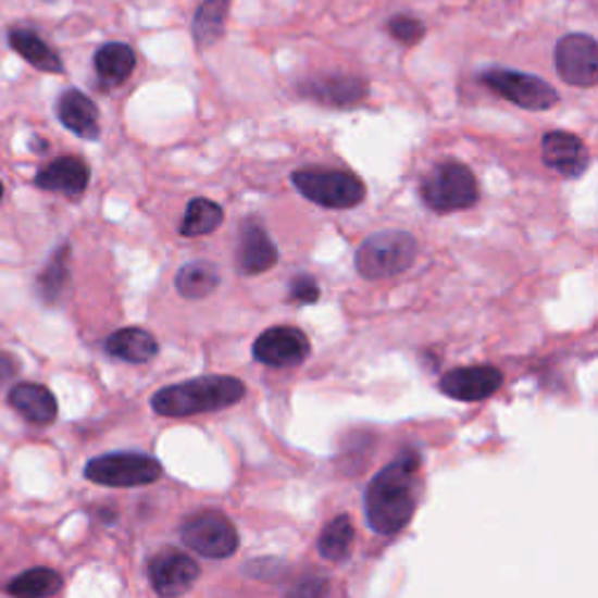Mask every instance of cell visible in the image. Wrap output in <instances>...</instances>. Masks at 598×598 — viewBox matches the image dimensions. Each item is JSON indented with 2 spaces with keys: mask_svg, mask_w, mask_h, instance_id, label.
<instances>
[{
  "mask_svg": "<svg viewBox=\"0 0 598 598\" xmlns=\"http://www.w3.org/2000/svg\"><path fill=\"white\" fill-rule=\"evenodd\" d=\"M419 468L421 456L414 449H407L382 472H376L374 479L370 482L365 491V514L376 533H398L414 516V482Z\"/></svg>",
  "mask_w": 598,
  "mask_h": 598,
  "instance_id": "obj_1",
  "label": "cell"
},
{
  "mask_svg": "<svg viewBox=\"0 0 598 598\" xmlns=\"http://www.w3.org/2000/svg\"><path fill=\"white\" fill-rule=\"evenodd\" d=\"M246 396L244 382L234 376H197V379L166 386L152 396V409L160 416L183 419L207 412H220Z\"/></svg>",
  "mask_w": 598,
  "mask_h": 598,
  "instance_id": "obj_2",
  "label": "cell"
},
{
  "mask_svg": "<svg viewBox=\"0 0 598 598\" xmlns=\"http://www.w3.org/2000/svg\"><path fill=\"white\" fill-rule=\"evenodd\" d=\"M419 253L416 239L412 234L386 229L372 234L358 248L356 253V270L360 276L370 281H384L400 276L414 264Z\"/></svg>",
  "mask_w": 598,
  "mask_h": 598,
  "instance_id": "obj_3",
  "label": "cell"
},
{
  "mask_svg": "<svg viewBox=\"0 0 598 598\" xmlns=\"http://www.w3.org/2000/svg\"><path fill=\"white\" fill-rule=\"evenodd\" d=\"M421 199L435 213H453L475 207L479 185L475 173L461 162L437 164L421 183Z\"/></svg>",
  "mask_w": 598,
  "mask_h": 598,
  "instance_id": "obj_4",
  "label": "cell"
},
{
  "mask_svg": "<svg viewBox=\"0 0 598 598\" xmlns=\"http://www.w3.org/2000/svg\"><path fill=\"white\" fill-rule=\"evenodd\" d=\"M297 192L323 209H353L365 199V185L349 171L302 169L292 173Z\"/></svg>",
  "mask_w": 598,
  "mask_h": 598,
  "instance_id": "obj_5",
  "label": "cell"
},
{
  "mask_svg": "<svg viewBox=\"0 0 598 598\" xmlns=\"http://www.w3.org/2000/svg\"><path fill=\"white\" fill-rule=\"evenodd\" d=\"M85 477L94 484L113 486V489H136V486H148L160 479L162 465L146 453H105L87 463Z\"/></svg>",
  "mask_w": 598,
  "mask_h": 598,
  "instance_id": "obj_6",
  "label": "cell"
},
{
  "mask_svg": "<svg viewBox=\"0 0 598 598\" xmlns=\"http://www.w3.org/2000/svg\"><path fill=\"white\" fill-rule=\"evenodd\" d=\"M482 83L498 97L524 110H549L559 103V91L543 77L510 68H489L482 73Z\"/></svg>",
  "mask_w": 598,
  "mask_h": 598,
  "instance_id": "obj_7",
  "label": "cell"
},
{
  "mask_svg": "<svg viewBox=\"0 0 598 598\" xmlns=\"http://www.w3.org/2000/svg\"><path fill=\"white\" fill-rule=\"evenodd\" d=\"M183 543L207 559H229L239 549V533L225 514L199 512L180 528Z\"/></svg>",
  "mask_w": 598,
  "mask_h": 598,
  "instance_id": "obj_8",
  "label": "cell"
},
{
  "mask_svg": "<svg viewBox=\"0 0 598 598\" xmlns=\"http://www.w3.org/2000/svg\"><path fill=\"white\" fill-rule=\"evenodd\" d=\"M557 73L571 87H594L598 83V45L591 36L569 34L557 42Z\"/></svg>",
  "mask_w": 598,
  "mask_h": 598,
  "instance_id": "obj_9",
  "label": "cell"
},
{
  "mask_svg": "<svg viewBox=\"0 0 598 598\" xmlns=\"http://www.w3.org/2000/svg\"><path fill=\"white\" fill-rule=\"evenodd\" d=\"M311 353L309 337L297 327H272L253 344V356L266 367H295Z\"/></svg>",
  "mask_w": 598,
  "mask_h": 598,
  "instance_id": "obj_10",
  "label": "cell"
},
{
  "mask_svg": "<svg viewBox=\"0 0 598 598\" xmlns=\"http://www.w3.org/2000/svg\"><path fill=\"white\" fill-rule=\"evenodd\" d=\"M148 575L152 582V589L162 596H180L199 577V563L178 549H164L157 557H152L148 565Z\"/></svg>",
  "mask_w": 598,
  "mask_h": 598,
  "instance_id": "obj_11",
  "label": "cell"
},
{
  "mask_svg": "<svg viewBox=\"0 0 598 598\" xmlns=\"http://www.w3.org/2000/svg\"><path fill=\"white\" fill-rule=\"evenodd\" d=\"M502 386V372L491 365H475V367H459L443 374L439 379V390L451 400L461 402H479L491 398Z\"/></svg>",
  "mask_w": 598,
  "mask_h": 598,
  "instance_id": "obj_12",
  "label": "cell"
},
{
  "mask_svg": "<svg viewBox=\"0 0 598 598\" xmlns=\"http://www.w3.org/2000/svg\"><path fill=\"white\" fill-rule=\"evenodd\" d=\"M278 262V248L270 234L258 223H246L236 246V270L244 276H258L274 270Z\"/></svg>",
  "mask_w": 598,
  "mask_h": 598,
  "instance_id": "obj_13",
  "label": "cell"
},
{
  "mask_svg": "<svg viewBox=\"0 0 598 598\" xmlns=\"http://www.w3.org/2000/svg\"><path fill=\"white\" fill-rule=\"evenodd\" d=\"M543 162L563 178H580L589 166V150L569 132H549L543 136Z\"/></svg>",
  "mask_w": 598,
  "mask_h": 598,
  "instance_id": "obj_14",
  "label": "cell"
},
{
  "mask_svg": "<svg viewBox=\"0 0 598 598\" xmlns=\"http://www.w3.org/2000/svg\"><path fill=\"white\" fill-rule=\"evenodd\" d=\"M299 91H302V97L319 101L323 105L349 108L367 97V83L353 75H329L304 83L299 87Z\"/></svg>",
  "mask_w": 598,
  "mask_h": 598,
  "instance_id": "obj_15",
  "label": "cell"
},
{
  "mask_svg": "<svg viewBox=\"0 0 598 598\" xmlns=\"http://www.w3.org/2000/svg\"><path fill=\"white\" fill-rule=\"evenodd\" d=\"M89 176V166L83 160H77V157H59V160L38 171L36 185L47 192L77 197L87 190Z\"/></svg>",
  "mask_w": 598,
  "mask_h": 598,
  "instance_id": "obj_16",
  "label": "cell"
},
{
  "mask_svg": "<svg viewBox=\"0 0 598 598\" xmlns=\"http://www.w3.org/2000/svg\"><path fill=\"white\" fill-rule=\"evenodd\" d=\"M57 115L61 124L75 136H80L85 140L99 138V108L94 105L87 94L77 89H68L61 94L57 101Z\"/></svg>",
  "mask_w": 598,
  "mask_h": 598,
  "instance_id": "obj_17",
  "label": "cell"
},
{
  "mask_svg": "<svg viewBox=\"0 0 598 598\" xmlns=\"http://www.w3.org/2000/svg\"><path fill=\"white\" fill-rule=\"evenodd\" d=\"M8 402L34 426H50L59 412L54 393L40 384H17L10 390Z\"/></svg>",
  "mask_w": 598,
  "mask_h": 598,
  "instance_id": "obj_18",
  "label": "cell"
},
{
  "mask_svg": "<svg viewBox=\"0 0 598 598\" xmlns=\"http://www.w3.org/2000/svg\"><path fill=\"white\" fill-rule=\"evenodd\" d=\"M105 351L108 356L124 360V363L140 365V363H148V360L157 356L160 344H157V339L150 333H146V329L122 327L105 339Z\"/></svg>",
  "mask_w": 598,
  "mask_h": 598,
  "instance_id": "obj_19",
  "label": "cell"
},
{
  "mask_svg": "<svg viewBox=\"0 0 598 598\" xmlns=\"http://www.w3.org/2000/svg\"><path fill=\"white\" fill-rule=\"evenodd\" d=\"M94 68H97V75L103 85L117 87L132 77L136 68V54L129 45L108 42L94 57Z\"/></svg>",
  "mask_w": 598,
  "mask_h": 598,
  "instance_id": "obj_20",
  "label": "cell"
},
{
  "mask_svg": "<svg viewBox=\"0 0 598 598\" xmlns=\"http://www.w3.org/2000/svg\"><path fill=\"white\" fill-rule=\"evenodd\" d=\"M12 50L17 52L22 59H26L30 66L42 71V73H64V64H61V57L47 45L38 34L28 28H14L8 36Z\"/></svg>",
  "mask_w": 598,
  "mask_h": 598,
  "instance_id": "obj_21",
  "label": "cell"
},
{
  "mask_svg": "<svg viewBox=\"0 0 598 598\" xmlns=\"http://www.w3.org/2000/svg\"><path fill=\"white\" fill-rule=\"evenodd\" d=\"M220 286V272L213 262L197 260L185 264L176 276V290L185 299H207Z\"/></svg>",
  "mask_w": 598,
  "mask_h": 598,
  "instance_id": "obj_22",
  "label": "cell"
},
{
  "mask_svg": "<svg viewBox=\"0 0 598 598\" xmlns=\"http://www.w3.org/2000/svg\"><path fill=\"white\" fill-rule=\"evenodd\" d=\"M227 12H229V0H203L192 22V34L197 45L211 47L223 38Z\"/></svg>",
  "mask_w": 598,
  "mask_h": 598,
  "instance_id": "obj_23",
  "label": "cell"
},
{
  "mask_svg": "<svg viewBox=\"0 0 598 598\" xmlns=\"http://www.w3.org/2000/svg\"><path fill=\"white\" fill-rule=\"evenodd\" d=\"M223 220H225L223 207H217V203L211 199L199 197V199H192L190 203H187L185 217L180 223V234L187 236V239H195V236H207L223 225Z\"/></svg>",
  "mask_w": 598,
  "mask_h": 598,
  "instance_id": "obj_24",
  "label": "cell"
},
{
  "mask_svg": "<svg viewBox=\"0 0 598 598\" xmlns=\"http://www.w3.org/2000/svg\"><path fill=\"white\" fill-rule=\"evenodd\" d=\"M353 538H356V531L351 524V516L339 514L323 528L319 538V552L327 561H344L351 552Z\"/></svg>",
  "mask_w": 598,
  "mask_h": 598,
  "instance_id": "obj_25",
  "label": "cell"
},
{
  "mask_svg": "<svg viewBox=\"0 0 598 598\" xmlns=\"http://www.w3.org/2000/svg\"><path fill=\"white\" fill-rule=\"evenodd\" d=\"M61 575L52 569H30L10 582L8 591L12 596H24V598H42L52 596L61 589Z\"/></svg>",
  "mask_w": 598,
  "mask_h": 598,
  "instance_id": "obj_26",
  "label": "cell"
},
{
  "mask_svg": "<svg viewBox=\"0 0 598 598\" xmlns=\"http://www.w3.org/2000/svg\"><path fill=\"white\" fill-rule=\"evenodd\" d=\"M68 258H71V246L64 244L57 253L52 256L50 264L45 266V272L38 278V290L45 302H57L64 292L66 283H68Z\"/></svg>",
  "mask_w": 598,
  "mask_h": 598,
  "instance_id": "obj_27",
  "label": "cell"
},
{
  "mask_svg": "<svg viewBox=\"0 0 598 598\" xmlns=\"http://www.w3.org/2000/svg\"><path fill=\"white\" fill-rule=\"evenodd\" d=\"M388 34L398 42L412 47V45L421 42L423 36H426V26H423V22L409 17V14H398V17H393L388 22Z\"/></svg>",
  "mask_w": 598,
  "mask_h": 598,
  "instance_id": "obj_28",
  "label": "cell"
},
{
  "mask_svg": "<svg viewBox=\"0 0 598 598\" xmlns=\"http://www.w3.org/2000/svg\"><path fill=\"white\" fill-rule=\"evenodd\" d=\"M321 297L319 281L309 274H299L290 281V299L297 304H316Z\"/></svg>",
  "mask_w": 598,
  "mask_h": 598,
  "instance_id": "obj_29",
  "label": "cell"
},
{
  "mask_svg": "<svg viewBox=\"0 0 598 598\" xmlns=\"http://www.w3.org/2000/svg\"><path fill=\"white\" fill-rule=\"evenodd\" d=\"M288 594H297V596H321L327 594V582L323 577H309L302 580L297 587H292Z\"/></svg>",
  "mask_w": 598,
  "mask_h": 598,
  "instance_id": "obj_30",
  "label": "cell"
},
{
  "mask_svg": "<svg viewBox=\"0 0 598 598\" xmlns=\"http://www.w3.org/2000/svg\"><path fill=\"white\" fill-rule=\"evenodd\" d=\"M10 376H14V363H12V358L0 356V384L8 382Z\"/></svg>",
  "mask_w": 598,
  "mask_h": 598,
  "instance_id": "obj_31",
  "label": "cell"
},
{
  "mask_svg": "<svg viewBox=\"0 0 598 598\" xmlns=\"http://www.w3.org/2000/svg\"><path fill=\"white\" fill-rule=\"evenodd\" d=\"M0 199H3V183H0Z\"/></svg>",
  "mask_w": 598,
  "mask_h": 598,
  "instance_id": "obj_32",
  "label": "cell"
}]
</instances>
